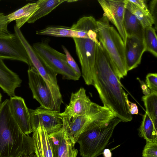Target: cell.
Masks as SVG:
<instances>
[{"mask_svg":"<svg viewBox=\"0 0 157 157\" xmlns=\"http://www.w3.org/2000/svg\"><path fill=\"white\" fill-rule=\"evenodd\" d=\"M92 85L97 91L104 106L111 110L121 122L132 121L133 117L129 110L128 95L101 45L96 46Z\"/></svg>","mask_w":157,"mask_h":157,"instance_id":"1","label":"cell"},{"mask_svg":"<svg viewBox=\"0 0 157 157\" xmlns=\"http://www.w3.org/2000/svg\"><path fill=\"white\" fill-rule=\"evenodd\" d=\"M34 153L32 137L25 134L11 113L9 99L0 104V157H25Z\"/></svg>","mask_w":157,"mask_h":157,"instance_id":"2","label":"cell"},{"mask_svg":"<svg viewBox=\"0 0 157 157\" xmlns=\"http://www.w3.org/2000/svg\"><path fill=\"white\" fill-rule=\"evenodd\" d=\"M121 121L112 113L93 120L84 128L76 143L82 157H97L102 153Z\"/></svg>","mask_w":157,"mask_h":157,"instance_id":"3","label":"cell"},{"mask_svg":"<svg viewBox=\"0 0 157 157\" xmlns=\"http://www.w3.org/2000/svg\"><path fill=\"white\" fill-rule=\"evenodd\" d=\"M109 21L103 16L97 21L98 40L106 52L115 73L120 80L128 73L124 42Z\"/></svg>","mask_w":157,"mask_h":157,"instance_id":"4","label":"cell"},{"mask_svg":"<svg viewBox=\"0 0 157 157\" xmlns=\"http://www.w3.org/2000/svg\"><path fill=\"white\" fill-rule=\"evenodd\" d=\"M32 47L44 63L56 75H62L63 79L77 81L80 78L68 64L65 54L52 48L48 42L34 43Z\"/></svg>","mask_w":157,"mask_h":157,"instance_id":"5","label":"cell"},{"mask_svg":"<svg viewBox=\"0 0 157 157\" xmlns=\"http://www.w3.org/2000/svg\"><path fill=\"white\" fill-rule=\"evenodd\" d=\"M8 24L0 26V58L18 60L30 67V61L24 45L15 33L9 31Z\"/></svg>","mask_w":157,"mask_h":157,"instance_id":"6","label":"cell"},{"mask_svg":"<svg viewBox=\"0 0 157 157\" xmlns=\"http://www.w3.org/2000/svg\"><path fill=\"white\" fill-rule=\"evenodd\" d=\"M113 113L109 108L94 103L88 114L80 116L61 115L63 121L62 127L66 129L69 137L76 144L80 134L90 122Z\"/></svg>","mask_w":157,"mask_h":157,"instance_id":"7","label":"cell"},{"mask_svg":"<svg viewBox=\"0 0 157 157\" xmlns=\"http://www.w3.org/2000/svg\"><path fill=\"white\" fill-rule=\"evenodd\" d=\"M76 51L80 63L82 75L86 84L92 85L97 44L88 39L73 38Z\"/></svg>","mask_w":157,"mask_h":157,"instance_id":"8","label":"cell"},{"mask_svg":"<svg viewBox=\"0 0 157 157\" xmlns=\"http://www.w3.org/2000/svg\"><path fill=\"white\" fill-rule=\"evenodd\" d=\"M33 132L38 125H42L48 134L59 130L63 124L60 112L40 107L33 109H29Z\"/></svg>","mask_w":157,"mask_h":157,"instance_id":"9","label":"cell"},{"mask_svg":"<svg viewBox=\"0 0 157 157\" xmlns=\"http://www.w3.org/2000/svg\"><path fill=\"white\" fill-rule=\"evenodd\" d=\"M29 85L33 98L39 102L40 107L53 110L52 97L44 79L33 67H29L28 70Z\"/></svg>","mask_w":157,"mask_h":157,"instance_id":"10","label":"cell"},{"mask_svg":"<svg viewBox=\"0 0 157 157\" xmlns=\"http://www.w3.org/2000/svg\"><path fill=\"white\" fill-rule=\"evenodd\" d=\"M14 30V33L18 36L26 51L30 61V67H34L37 70L44 79L49 88L57 86L58 84L56 77L57 75L48 68L38 56L20 29L15 26Z\"/></svg>","mask_w":157,"mask_h":157,"instance_id":"11","label":"cell"},{"mask_svg":"<svg viewBox=\"0 0 157 157\" xmlns=\"http://www.w3.org/2000/svg\"><path fill=\"white\" fill-rule=\"evenodd\" d=\"M104 12V16L116 28L124 44L127 35L124 26L126 10L124 0H98Z\"/></svg>","mask_w":157,"mask_h":157,"instance_id":"12","label":"cell"},{"mask_svg":"<svg viewBox=\"0 0 157 157\" xmlns=\"http://www.w3.org/2000/svg\"><path fill=\"white\" fill-rule=\"evenodd\" d=\"M48 136L53 157H77L78 151L75 148V143L63 127Z\"/></svg>","mask_w":157,"mask_h":157,"instance_id":"13","label":"cell"},{"mask_svg":"<svg viewBox=\"0 0 157 157\" xmlns=\"http://www.w3.org/2000/svg\"><path fill=\"white\" fill-rule=\"evenodd\" d=\"M10 105L12 115L22 132L26 135L33 132L29 109L21 97L14 96L10 98Z\"/></svg>","mask_w":157,"mask_h":157,"instance_id":"14","label":"cell"},{"mask_svg":"<svg viewBox=\"0 0 157 157\" xmlns=\"http://www.w3.org/2000/svg\"><path fill=\"white\" fill-rule=\"evenodd\" d=\"M94 103L86 95L85 90L81 88L76 92L71 94L68 105L63 112L60 113V115L80 116L88 114Z\"/></svg>","mask_w":157,"mask_h":157,"instance_id":"15","label":"cell"},{"mask_svg":"<svg viewBox=\"0 0 157 157\" xmlns=\"http://www.w3.org/2000/svg\"><path fill=\"white\" fill-rule=\"evenodd\" d=\"M97 29V21L93 17H82L71 27V37L90 39L101 46L98 38Z\"/></svg>","mask_w":157,"mask_h":157,"instance_id":"16","label":"cell"},{"mask_svg":"<svg viewBox=\"0 0 157 157\" xmlns=\"http://www.w3.org/2000/svg\"><path fill=\"white\" fill-rule=\"evenodd\" d=\"M125 53L128 71L137 67L146 51L144 39L136 37H127L124 44Z\"/></svg>","mask_w":157,"mask_h":157,"instance_id":"17","label":"cell"},{"mask_svg":"<svg viewBox=\"0 0 157 157\" xmlns=\"http://www.w3.org/2000/svg\"><path fill=\"white\" fill-rule=\"evenodd\" d=\"M22 80L15 73L9 69L0 58V87L7 95L15 96L16 89L20 87Z\"/></svg>","mask_w":157,"mask_h":157,"instance_id":"18","label":"cell"},{"mask_svg":"<svg viewBox=\"0 0 157 157\" xmlns=\"http://www.w3.org/2000/svg\"><path fill=\"white\" fill-rule=\"evenodd\" d=\"M48 134L44 127L39 124L33 132L34 153L37 157H53Z\"/></svg>","mask_w":157,"mask_h":157,"instance_id":"19","label":"cell"},{"mask_svg":"<svg viewBox=\"0 0 157 157\" xmlns=\"http://www.w3.org/2000/svg\"><path fill=\"white\" fill-rule=\"evenodd\" d=\"M38 8L36 2L29 3L21 8L7 15L9 23L16 21L15 26L21 28L26 22Z\"/></svg>","mask_w":157,"mask_h":157,"instance_id":"20","label":"cell"},{"mask_svg":"<svg viewBox=\"0 0 157 157\" xmlns=\"http://www.w3.org/2000/svg\"><path fill=\"white\" fill-rule=\"evenodd\" d=\"M124 26L127 37H136L144 39V29L140 22L126 9Z\"/></svg>","mask_w":157,"mask_h":157,"instance_id":"21","label":"cell"},{"mask_svg":"<svg viewBox=\"0 0 157 157\" xmlns=\"http://www.w3.org/2000/svg\"><path fill=\"white\" fill-rule=\"evenodd\" d=\"M65 0H40L36 3L38 8L28 21L33 23L40 18L47 15L62 3L67 2Z\"/></svg>","mask_w":157,"mask_h":157,"instance_id":"22","label":"cell"},{"mask_svg":"<svg viewBox=\"0 0 157 157\" xmlns=\"http://www.w3.org/2000/svg\"><path fill=\"white\" fill-rule=\"evenodd\" d=\"M138 132L139 136L146 141L157 142V127L155 126L146 112L143 115Z\"/></svg>","mask_w":157,"mask_h":157,"instance_id":"23","label":"cell"},{"mask_svg":"<svg viewBox=\"0 0 157 157\" xmlns=\"http://www.w3.org/2000/svg\"><path fill=\"white\" fill-rule=\"evenodd\" d=\"M125 8L140 22L144 28L154 24V19L150 14L140 9L128 1L124 0Z\"/></svg>","mask_w":157,"mask_h":157,"instance_id":"24","label":"cell"},{"mask_svg":"<svg viewBox=\"0 0 157 157\" xmlns=\"http://www.w3.org/2000/svg\"><path fill=\"white\" fill-rule=\"evenodd\" d=\"M142 100L145 106L146 113L154 124L157 127V93H151L144 96Z\"/></svg>","mask_w":157,"mask_h":157,"instance_id":"25","label":"cell"},{"mask_svg":"<svg viewBox=\"0 0 157 157\" xmlns=\"http://www.w3.org/2000/svg\"><path fill=\"white\" fill-rule=\"evenodd\" d=\"M144 40L146 51L151 53L155 57L157 56V37L156 30L152 26L144 29Z\"/></svg>","mask_w":157,"mask_h":157,"instance_id":"26","label":"cell"},{"mask_svg":"<svg viewBox=\"0 0 157 157\" xmlns=\"http://www.w3.org/2000/svg\"><path fill=\"white\" fill-rule=\"evenodd\" d=\"M36 34L57 37H71V27L63 26L47 27L37 31Z\"/></svg>","mask_w":157,"mask_h":157,"instance_id":"27","label":"cell"},{"mask_svg":"<svg viewBox=\"0 0 157 157\" xmlns=\"http://www.w3.org/2000/svg\"><path fill=\"white\" fill-rule=\"evenodd\" d=\"M142 157H157V142L146 141Z\"/></svg>","mask_w":157,"mask_h":157,"instance_id":"28","label":"cell"},{"mask_svg":"<svg viewBox=\"0 0 157 157\" xmlns=\"http://www.w3.org/2000/svg\"><path fill=\"white\" fill-rule=\"evenodd\" d=\"M62 48L66 55L68 64L78 75L81 77V73L77 64L67 48L63 45H62Z\"/></svg>","mask_w":157,"mask_h":157,"instance_id":"29","label":"cell"},{"mask_svg":"<svg viewBox=\"0 0 157 157\" xmlns=\"http://www.w3.org/2000/svg\"><path fill=\"white\" fill-rule=\"evenodd\" d=\"M146 85L150 90L151 93H157V74L150 73L146 76Z\"/></svg>","mask_w":157,"mask_h":157,"instance_id":"30","label":"cell"},{"mask_svg":"<svg viewBox=\"0 0 157 157\" xmlns=\"http://www.w3.org/2000/svg\"><path fill=\"white\" fill-rule=\"evenodd\" d=\"M157 0L151 1L149 4V9L150 13L154 21L155 30L157 29Z\"/></svg>","mask_w":157,"mask_h":157,"instance_id":"31","label":"cell"},{"mask_svg":"<svg viewBox=\"0 0 157 157\" xmlns=\"http://www.w3.org/2000/svg\"><path fill=\"white\" fill-rule=\"evenodd\" d=\"M128 0L129 1L135 4L138 7L146 13L149 14H150L147 4L146 1L144 0Z\"/></svg>","mask_w":157,"mask_h":157,"instance_id":"32","label":"cell"},{"mask_svg":"<svg viewBox=\"0 0 157 157\" xmlns=\"http://www.w3.org/2000/svg\"><path fill=\"white\" fill-rule=\"evenodd\" d=\"M128 105L129 111L132 115L138 114V109L137 106L135 103H132L129 101Z\"/></svg>","mask_w":157,"mask_h":157,"instance_id":"33","label":"cell"},{"mask_svg":"<svg viewBox=\"0 0 157 157\" xmlns=\"http://www.w3.org/2000/svg\"><path fill=\"white\" fill-rule=\"evenodd\" d=\"M139 81L140 82L141 88L143 94L145 95L144 96H146L150 94L151 93V92L147 85L144 83L143 81H141L140 80H139Z\"/></svg>","mask_w":157,"mask_h":157,"instance_id":"34","label":"cell"},{"mask_svg":"<svg viewBox=\"0 0 157 157\" xmlns=\"http://www.w3.org/2000/svg\"><path fill=\"white\" fill-rule=\"evenodd\" d=\"M9 23L7 15H6L3 13L0 12V26Z\"/></svg>","mask_w":157,"mask_h":157,"instance_id":"35","label":"cell"},{"mask_svg":"<svg viewBox=\"0 0 157 157\" xmlns=\"http://www.w3.org/2000/svg\"><path fill=\"white\" fill-rule=\"evenodd\" d=\"M103 154L104 157H111L112 155L111 151L108 149H104L103 151Z\"/></svg>","mask_w":157,"mask_h":157,"instance_id":"36","label":"cell"},{"mask_svg":"<svg viewBox=\"0 0 157 157\" xmlns=\"http://www.w3.org/2000/svg\"><path fill=\"white\" fill-rule=\"evenodd\" d=\"M25 157H37L36 154L34 153L29 155Z\"/></svg>","mask_w":157,"mask_h":157,"instance_id":"37","label":"cell"},{"mask_svg":"<svg viewBox=\"0 0 157 157\" xmlns=\"http://www.w3.org/2000/svg\"><path fill=\"white\" fill-rule=\"evenodd\" d=\"M2 98V95L1 94V93H0V103L1 101Z\"/></svg>","mask_w":157,"mask_h":157,"instance_id":"38","label":"cell"}]
</instances>
